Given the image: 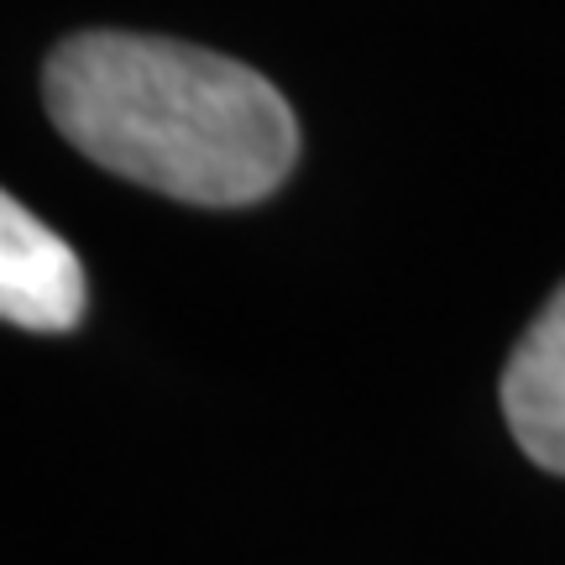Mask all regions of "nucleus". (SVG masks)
<instances>
[{
  "instance_id": "nucleus-3",
  "label": "nucleus",
  "mask_w": 565,
  "mask_h": 565,
  "mask_svg": "<svg viewBox=\"0 0 565 565\" xmlns=\"http://www.w3.org/2000/svg\"><path fill=\"white\" fill-rule=\"evenodd\" d=\"M508 429L534 466L565 477V282L524 330L503 366Z\"/></svg>"
},
{
  "instance_id": "nucleus-2",
  "label": "nucleus",
  "mask_w": 565,
  "mask_h": 565,
  "mask_svg": "<svg viewBox=\"0 0 565 565\" xmlns=\"http://www.w3.org/2000/svg\"><path fill=\"white\" fill-rule=\"evenodd\" d=\"M84 267L58 231L21 200H0V315L21 330L63 335L84 320Z\"/></svg>"
},
{
  "instance_id": "nucleus-1",
  "label": "nucleus",
  "mask_w": 565,
  "mask_h": 565,
  "mask_svg": "<svg viewBox=\"0 0 565 565\" xmlns=\"http://www.w3.org/2000/svg\"><path fill=\"white\" fill-rule=\"evenodd\" d=\"M42 95L89 162L183 204H257L299 158V121L278 89L179 38L79 32L47 53Z\"/></svg>"
}]
</instances>
